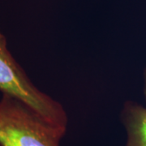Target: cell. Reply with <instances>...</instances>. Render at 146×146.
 <instances>
[{"mask_svg":"<svg viewBox=\"0 0 146 146\" xmlns=\"http://www.w3.org/2000/svg\"><path fill=\"white\" fill-rule=\"evenodd\" d=\"M0 91L21 100L48 123L67 132L68 118L63 106L33 84L8 50L1 29Z\"/></svg>","mask_w":146,"mask_h":146,"instance_id":"obj_1","label":"cell"},{"mask_svg":"<svg viewBox=\"0 0 146 146\" xmlns=\"http://www.w3.org/2000/svg\"><path fill=\"white\" fill-rule=\"evenodd\" d=\"M65 134L21 100L3 94L0 99L1 146H60Z\"/></svg>","mask_w":146,"mask_h":146,"instance_id":"obj_2","label":"cell"},{"mask_svg":"<svg viewBox=\"0 0 146 146\" xmlns=\"http://www.w3.org/2000/svg\"><path fill=\"white\" fill-rule=\"evenodd\" d=\"M120 121L126 131L125 146H146V106L127 100L123 105Z\"/></svg>","mask_w":146,"mask_h":146,"instance_id":"obj_3","label":"cell"},{"mask_svg":"<svg viewBox=\"0 0 146 146\" xmlns=\"http://www.w3.org/2000/svg\"><path fill=\"white\" fill-rule=\"evenodd\" d=\"M143 79H144V86H143V92H144V97H145V101L146 106V68L144 70L143 73Z\"/></svg>","mask_w":146,"mask_h":146,"instance_id":"obj_4","label":"cell"},{"mask_svg":"<svg viewBox=\"0 0 146 146\" xmlns=\"http://www.w3.org/2000/svg\"><path fill=\"white\" fill-rule=\"evenodd\" d=\"M0 146H1V145H0Z\"/></svg>","mask_w":146,"mask_h":146,"instance_id":"obj_5","label":"cell"}]
</instances>
